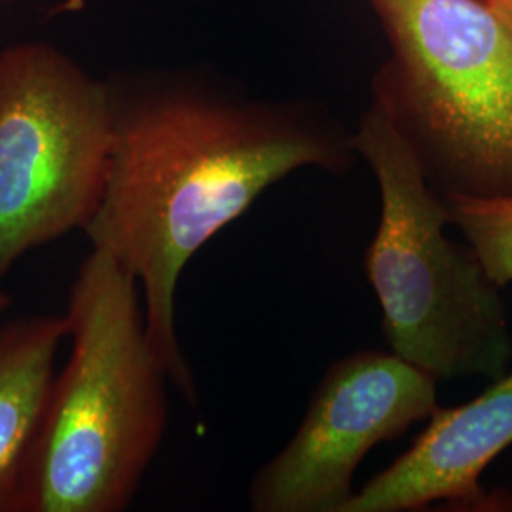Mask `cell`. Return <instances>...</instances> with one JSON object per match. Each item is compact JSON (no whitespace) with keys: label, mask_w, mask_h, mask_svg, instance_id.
<instances>
[{"label":"cell","mask_w":512,"mask_h":512,"mask_svg":"<svg viewBox=\"0 0 512 512\" xmlns=\"http://www.w3.org/2000/svg\"><path fill=\"white\" fill-rule=\"evenodd\" d=\"M107 82L109 177L84 232L137 279L150 346L196 404L175 310L186 264L294 171L346 173L353 133L325 110L256 99L205 69H143Z\"/></svg>","instance_id":"6da1fadb"},{"label":"cell","mask_w":512,"mask_h":512,"mask_svg":"<svg viewBox=\"0 0 512 512\" xmlns=\"http://www.w3.org/2000/svg\"><path fill=\"white\" fill-rule=\"evenodd\" d=\"M65 319L73 348L55 376L23 512L126 511L169 416V376L148 340L137 279L92 247Z\"/></svg>","instance_id":"7a4b0ae2"},{"label":"cell","mask_w":512,"mask_h":512,"mask_svg":"<svg viewBox=\"0 0 512 512\" xmlns=\"http://www.w3.org/2000/svg\"><path fill=\"white\" fill-rule=\"evenodd\" d=\"M380 188V224L365 255L389 351L435 376L497 380L509 372L512 334L501 287L475 249L446 236L450 211L380 101L351 135Z\"/></svg>","instance_id":"3957f363"},{"label":"cell","mask_w":512,"mask_h":512,"mask_svg":"<svg viewBox=\"0 0 512 512\" xmlns=\"http://www.w3.org/2000/svg\"><path fill=\"white\" fill-rule=\"evenodd\" d=\"M393 44L374 80L440 198L512 196V27L492 0H370Z\"/></svg>","instance_id":"277c9868"},{"label":"cell","mask_w":512,"mask_h":512,"mask_svg":"<svg viewBox=\"0 0 512 512\" xmlns=\"http://www.w3.org/2000/svg\"><path fill=\"white\" fill-rule=\"evenodd\" d=\"M110 145L107 78L50 42L0 50V279L29 251L86 230Z\"/></svg>","instance_id":"5b68a950"},{"label":"cell","mask_w":512,"mask_h":512,"mask_svg":"<svg viewBox=\"0 0 512 512\" xmlns=\"http://www.w3.org/2000/svg\"><path fill=\"white\" fill-rule=\"evenodd\" d=\"M439 380L393 351L363 349L327 368L293 439L256 471L253 512H342L370 450L439 406Z\"/></svg>","instance_id":"8992f818"},{"label":"cell","mask_w":512,"mask_h":512,"mask_svg":"<svg viewBox=\"0 0 512 512\" xmlns=\"http://www.w3.org/2000/svg\"><path fill=\"white\" fill-rule=\"evenodd\" d=\"M403 456L370 478L342 512H512L511 490H484L480 478L512 446V370L469 403L440 408Z\"/></svg>","instance_id":"52a82bcc"},{"label":"cell","mask_w":512,"mask_h":512,"mask_svg":"<svg viewBox=\"0 0 512 512\" xmlns=\"http://www.w3.org/2000/svg\"><path fill=\"white\" fill-rule=\"evenodd\" d=\"M65 315L0 323V512L25 511L27 484L67 338Z\"/></svg>","instance_id":"ba28073f"},{"label":"cell","mask_w":512,"mask_h":512,"mask_svg":"<svg viewBox=\"0 0 512 512\" xmlns=\"http://www.w3.org/2000/svg\"><path fill=\"white\" fill-rule=\"evenodd\" d=\"M450 226L475 249L486 274L505 289L512 283V196L448 198Z\"/></svg>","instance_id":"9c48e42d"},{"label":"cell","mask_w":512,"mask_h":512,"mask_svg":"<svg viewBox=\"0 0 512 512\" xmlns=\"http://www.w3.org/2000/svg\"><path fill=\"white\" fill-rule=\"evenodd\" d=\"M492 4L512 27V0H492Z\"/></svg>","instance_id":"30bf717a"},{"label":"cell","mask_w":512,"mask_h":512,"mask_svg":"<svg viewBox=\"0 0 512 512\" xmlns=\"http://www.w3.org/2000/svg\"><path fill=\"white\" fill-rule=\"evenodd\" d=\"M10 302H12L10 294L2 293V291H0V313H2L4 310H8Z\"/></svg>","instance_id":"8fae6325"}]
</instances>
